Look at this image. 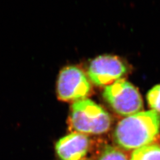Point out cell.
I'll list each match as a JSON object with an SVG mask.
<instances>
[{
  "label": "cell",
  "mask_w": 160,
  "mask_h": 160,
  "mask_svg": "<svg viewBox=\"0 0 160 160\" xmlns=\"http://www.w3.org/2000/svg\"><path fill=\"white\" fill-rule=\"evenodd\" d=\"M160 131V114L149 110L127 116L119 122L113 132L114 143L125 151L153 143Z\"/></svg>",
  "instance_id": "6da1fadb"
},
{
  "label": "cell",
  "mask_w": 160,
  "mask_h": 160,
  "mask_svg": "<svg viewBox=\"0 0 160 160\" xmlns=\"http://www.w3.org/2000/svg\"><path fill=\"white\" fill-rule=\"evenodd\" d=\"M112 118L108 112L89 99L72 103L69 127L73 132L85 135H101L109 131Z\"/></svg>",
  "instance_id": "7a4b0ae2"
},
{
  "label": "cell",
  "mask_w": 160,
  "mask_h": 160,
  "mask_svg": "<svg viewBox=\"0 0 160 160\" xmlns=\"http://www.w3.org/2000/svg\"><path fill=\"white\" fill-rule=\"evenodd\" d=\"M103 97L113 111L122 116L142 112L143 99L138 89L124 79L106 86Z\"/></svg>",
  "instance_id": "3957f363"
},
{
  "label": "cell",
  "mask_w": 160,
  "mask_h": 160,
  "mask_svg": "<svg viewBox=\"0 0 160 160\" xmlns=\"http://www.w3.org/2000/svg\"><path fill=\"white\" fill-rule=\"evenodd\" d=\"M92 92L91 83L82 69L68 66L60 72L57 82V96L59 100L74 103L87 99Z\"/></svg>",
  "instance_id": "277c9868"
},
{
  "label": "cell",
  "mask_w": 160,
  "mask_h": 160,
  "mask_svg": "<svg viewBox=\"0 0 160 160\" xmlns=\"http://www.w3.org/2000/svg\"><path fill=\"white\" fill-rule=\"evenodd\" d=\"M128 67L122 59L103 55L93 59L88 69V76L98 86H108L122 79L128 72Z\"/></svg>",
  "instance_id": "5b68a950"
},
{
  "label": "cell",
  "mask_w": 160,
  "mask_h": 160,
  "mask_svg": "<svg viewBox=\"0 0 160 160\" xmlns=\"http://www.w3.org/2000/svg\"><path fill=\"white\" fill-rule=\"evenodd\" d=\"M91 148V140L83 133L72 132L62 138L56 144V152L60 160H81Z\"/></svg>",
  "instance_id": "8992f818"
},
{
  "label": "cell",
  "mask_w": 160,
  "mask_h": 160,
  "mask_svg": "<svg viewBox=\"0 0 160 160\" xmlns=\"http://www.w3.org/2000/svg\"><path fill=\"white\" fill-rule=\"evenodd\" d=\"M130 160H160V146L153 143L135 149Z\"/></svg>",
  "instance_id": "52a82bcc"
},
{
  "label": "cell",
  "mask_w": 160,
  "mask_h": 160,
  "mask_svg": "<svg viewBox=\"0 0 160 160\" xmlns=\"http://www.w3.org/2000/svg\"><path fill=\"white\" fill-rule=\"evenodd\" d=\"M98 160H128L122 149L112 146H105L102 150Z\"/></svg>",
  "instance_id": "ba28073f"
},
{
  "label": "cell",
  "mask_w": 160,
  "mask_h": 160,
  "mask_svg": "<svg viewBox=\"0 0 160 160\" xmlns=\"http://www.w3.org/2000/svg\"><path fill=\"white\" fill-rule=\"evenodd\" d=\"M146 99L152 110L160 114V84L156 85L149 90Z\"/></svg>",
  "instance_id": "9c48e42d"
},
{
  "label": "cell",
  "mask_w": 160,
  "mask_h": 160,
  "mask_svg": "<svg viewBox=\"0 0 160 160\" xmlns=\"http://www.w3.org/2000/svg\"><path fill=\"white\" fill-rule=\"evenodd\" d=\"M81 160H88V159H81Z\"/></svg>",
  "instance_id": "30bf717a"
}]
</instances>
